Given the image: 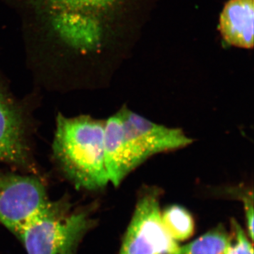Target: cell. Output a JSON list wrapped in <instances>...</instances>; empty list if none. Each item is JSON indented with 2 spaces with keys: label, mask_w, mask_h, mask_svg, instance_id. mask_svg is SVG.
Here are the masks:
<instances>
[{
  "label": "cell",
  "mask_w": 254,
  "mask_h": 254,
  "mask_svg": "<svg viewBox=\"0 0 254 254\" xmlns=\"http://www.w3.org/2000/svg\"><path fill=\"white\" fill-rule=\"evenodd\" d=\"M20 18L30 64L38 74L79 78L103 48L101 16L117 0H2Z\"/></svg>",
  "instance_id": "obj_1"
},
{
  "label": "cell",
  "mask_w": 254,
  "mask_h": 254,
  "mask_svg": "<svg viewBox=\"0 0 254 254\" xmlns=\"http://www.w3.org/2000/svg\"><path fill=\"white\" fill-rule=\"evenodd\" d=\"M105 121L60 114L53 153L64 173L78 189L100 190L110 183L104 161Z\"/></svg>",
  "instance_id": "obj_2"
},
{
  "label": "cell",
  "mask_w": 254,
  "mask_h": 254,
  "mask_svg": "<svg viewBox=\"0 0 254 254\" xmlns=\"http://www.w3.org/2000/svg\"><path fill=\"white\" fill-rule=\"evenodd\" d=\"M93 225L86 212H71L66 203L53 202L14 235L27 254H76Z\"/></svg>",
  "instance_id": "obj_3"
},
{
  "label": "cell",
  "mask_w": 254,
  "mask_h": 254,
  "mask_svg": "<svg viewBox=\"0 0 254 254\" xmlns=\"http://www.w3.org/2000/svg\"><path fill=\"white\" fill-rule=\"evenodd\" d=\"M161 190L146 187L140 192L120 254H174L178 242L164 227L160 209Z\"/></svg>",
  "instance_id": "obj_4"
},
{
  "label": "cell",
  "mask_w": 254,
  "mask_h": 254,
  "mask_svg": "<svg viewBox=\"0 0 254 254\" xmlns=\"http://www.w3.org/2000/svg\"><path fill=\"white\" fill-rule=\"evenodd\" d=\"M52 203L36 177L0 171V222L14 235Z\"/></svg>",
  "instance_id": "obj_5"
},
{
  "label": "cell",
  "mask_w": 254,
  "mask_h": 254,
  "mask_svg": "<svg viewBox=\"0 0 254 254\" xmlns=\"http://www.w3.org/2000/svg\"><path fill=\"white\" fill-rule=\"evenodd\" d=\"M27 125L23 110L0 78V163L28 164Z\"/></svg>",
  "instance_id": "obj_6"
},
{
  "label": "cell",
  "mask_w": 254,
  "mask_h": 254,
  "mask_svg": "<svg viewBox=\"0 0 254 254\" xmlns=\"http://www.w3.org/2000/svg\"><path fill=\"white\" fill-rule=\"evenodd\" d=\"M104 161L109 182L115 187L136 169L121 110L105 121Z\"/></svg>",
  "instance_id": "obj_7"
},
{
  "label": "cell",
  "mask_w": 254,
  "mask_h": 254,
  "mask_svg": "<svg viewBox=\"0 0 254 254\" xmlns=\"http://www.w3.org/2000/svg\"><path fill=\"white\" fill-rule=\"evenodd\" d=\"M122 110L148 158L185 148L192 143V140L180 128L158 125L127 108Z\"/></svg>",
  "instance_id": "obj_8"
},
{
  "label": "cell",
  "mask_w": 254,
  "mask_h": 254,
  "mask_svg": "<svg viewBox=\"0 0 254 254\" xmlns=\"http://www.w3.org/2000/svg\"><path fill=\"white\" fill-rule=\"evenodd\" d=\"M254 0H230L220 18V31L231 46L254 48Z\"/></svg>",
  "instance_id": "obj_9"
},
{
  "label": "cell",
  "mask_w": 254,
  "mask_h": 254,
  "mask_svg": "<svg viewBox=\"0 0 254 254\" xmlns=\"http://www.w3.org/2000/svg\"><path fill=\"white\" fill-rule=\"evenodd\" d=\"M231 240V234L218 225L190 244L179 246L174 254H227Z\"/></svg>",
  "instance_id": "obj_10"
},
{
  "label": "cell",
  "mask_w": 254,
  "mask_h": 254,
  "mask_svg": "<svg viewBox=\"0 0 254 254\" xmlns=\"http://www.w3.org/2000/svg\"><path fill=\"white\" fill-rule=\"evenodd\" d=\"M161 218L165 230L177 242L188 240L194 233V220L184 207L170 205L162 212Z\"/></svg>",
  "instance_id": "obj_11"
},
{
  "label": "cell",
  "mask_w": 254,
  "mask_h": 254,
  "mask_svg": "<svg viewBox=\"0 0 254 254\" xmlns=\"http://www.w3.org/2000/svg\"><path fill=\"white\" fill-rule=\"evenodd\" d=\"M231 244L227 254H254L253 245L248 235L235 219L231 220Z\"/></svg>",
  "instance_id": "obj_12"
},
{
  "label": "cell",
  "mask_w": 254,
  "mask_h": 254,
  "mask_svg": "<svg viewBox=\"0 0 254 254\" xmlns=\"http://www.w3.org/2000/svg\"><path fill=\"white\" fill-rule=\"evenodd\" d=\"M230 195L238 198L243 203L245 209L246 225H247V235L253 242L254 240V193L253 190L248 188L231 189L227 191Z\"/></svg>",
  "instance_id": "obj_13"
}]
</instances>
